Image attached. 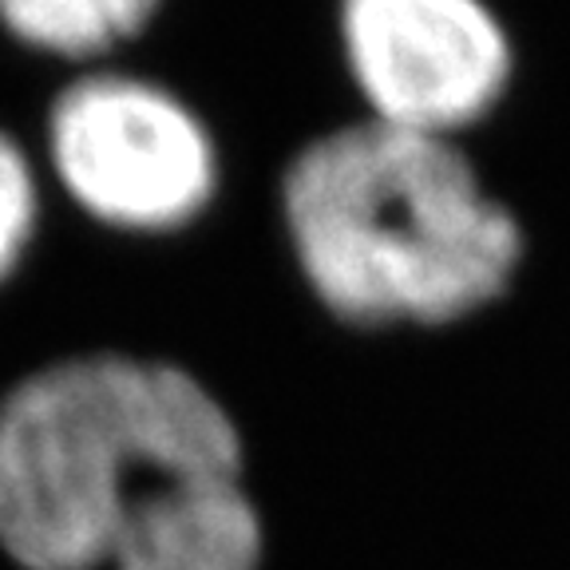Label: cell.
<instances>
[{
    "label": "cell",
    "instance_id": "5b68a950",
    "mask_svg": "<svg viewBox=\"0 0 570 570\" xmlns=\"http://www.w3.org/2000/svg\"><path fill=\"white\" fill-rule=\"evenodd\" d=\"M262 523L234 475H187L142 491L124 511L116 570H258Z\"/></svg>",
    "mask_w": 570,
    "mask_h": 570
},
{
    "label": "cell",
    "instance_id": "7a4b0ae2",
    "mask_svg": "<svg viewBox=\"0 0 570 570\" xmlns=\"http://www.w3.org/2000/svg\"><path fill=\"white\" fill-rule=\"evenodd\" d=\"M242 475L226 409L190 373L135 356H71L0 404V547L24 570H96L142 491Z\"/></svg>",
    "mask_w": 570,
    "mask_h": 570
},
{
    "label": "cell",
    "instance_id": "52a82bcc",
    "mask_svg": "<svg viewBox=\"0 0 570 570\" xmlns=\"http://www.w3.org/2000/svg\"><path fill=\"white\" fill-rule=\"evenodd\" d=\"M36 230V183L28 159L9 135L0 131V282L24 258Z\"/></svg>",
    "mask_w": 570,
    "mask_h": 570
},
{
    "label": "cell",
    "instance_id": "8992f818",
    "mask_svg": "<svg viewBox=\"0 0 570 570\" xmlns=\"http://www.w3.org/2000/svg\"><path fill=\"white\" fill-rule=\"evenodd\" d=\"M155 9L159 0H0V20L40 52L88 60L124 45Z\"/></svg>",
    "mask_w": 570,
    "mask_h": 570
},
{
    "label": "cell",
    "instance_id": "3957f363",
    "mask_svg": "<svg viewBox=\"0 0 570 570\" xmlns=\"http://www.w3.org/2000/svg\"><path fill=\"white\" fill-rule=\"evenodd\" d=\"M48 155L68 195L124 230L190 223L218 183L214 142L190 107L131 76L63 88L48 116Z\"/></svg>",
    "mask_w": 570,
    "mask_h": 570
},
{
    "label": "cell",
    "instance_id": "6da1fadb",
    "mask_svg": "<svg viewBox=\"0 0 570 570\" xmlns=\"http://www.w3.org/2000/svg\"><path fill=\"white\" fill-rule=\"evenodd\" d=\"M282 198L313 294L353 325L475 313L523 254L515 218L452 142L376 119L309 142Z\"/></svg>",
    "mask_w": 570,
    "mask_h": 570
},
{
    "label": "cell",
    "instance_id": "277c9868",
    "mask_svg": "<svg viewBox=\"0 0 570 570\" xmlns=\"http://www.w3.org/2000/svg\"><path fill=\"white\" fill-rule=\"evenodd\" d=\"M341 36L376 124L448 139L499 104L511 48L480 0H341Z\"/></svg>",
    "mask_w": 570,
    "mask_h": 570
}]
</instances>
